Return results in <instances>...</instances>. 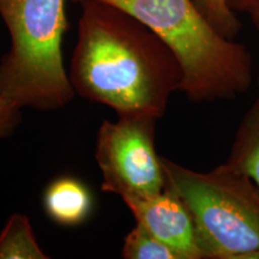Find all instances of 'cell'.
<instances>
[{"instance_id": "6da1fadb", "label": "cell", "mask_w": 259, "mask_h": 259, "mask_svg": "<svg viewBox=\"0 0 259 259\" xmlns=\"http://www.w3.org/2000/svg\"><path fill=\"white\" fill-rule=\"evenodd\" d=\"M78 40L69 78L74 93L106 105L118 116L160 119L169 97L180 92L183 72L167 45L124 10L79 0Z\"/></svg>"}, {"instance_id": "7a4b0ae2", "label": "cell", "mask_w": 259, "mask_h": 259, "mask_svg": "<svg viewBox=\"0 0 259 259\" xmlns=\"http://www.w3.org/2000/svg\"><path fill=\"white\" fill-rule=\"evenodd\" d=\"M101 2L134 16L167 45L183 72L180 92L190 101L232 100L250 89L251 53L244 45L220 34L193 0Z\"/></svg>"}, {"instance_id": "3957f363", "label": "cell", "mask_w": 259, "mask_h": 259, "mask_svg": "<svg viewBox=\"0 0 259 259\" xmlns=\"http://www.w3.org/2000/svg\"><path fill=\"white\" fill-rule=\"evenodd\" d=\"M11 47L0 60V97L21 108L57 111L74 96L61 42L65 0H0Z\"/></svg>"}, {"instance_id": "277c9868", "label": "cell", "mask_w": 259, "mask_h": 259, "mask_svg": "<svg viewBox=\"0 0 259 259\" xmlns=\"http://www.w3.org/2000/svg\"><path fill=\"white\" fill-rule=\"evenodd\" d=\"M166 187L192 216L204 258L259 259V186L227 162L197 171L161 157Z\"/></svg>"}, {"instance_id": "5b68a950", "label": "cell", "mask_w": 259, "mask_h": 259, "mask_svg": "<svg viewBox=\"0 0 259 259\" xmlns=\"http://www.w3.org/2000/svg\"><path fill=\"white\" fill-rule=\"evenodd\" d=\"M156 120L147 115H122L114 122H102L95 151L102 191L125 200L166 189L161 157L155 150Z\"/></svg>"}, {"instance_id": "8992f818", "label": "cell", "mask_w": 259, "mask_h": 259, "mask_svg": "<svg viewBox=\"0 0 259 259\" xmlns=\"http://www.w3.org/2000/svg\"><path fill=\"white\" fill-rule=\"evenodd\" d=\"M124 202L137 223L170 247L178 258H204L192 216L183 200L169 189Z\"/></svg>"}, {"instance_id": "52a82bcc", "label": "cell", "mask_w": 259, "mask_h": 259, "mask_svg": "<svg viewBox=\"0 0 259 259\" xmlns=\"http://www.w3.org/2000/svg\"><path fill=\"white\" fill-rule=\"evenodd\" d=\"M44 205L54 222L61 226H77L88 219L93 202L84 184L74 178L61 177L47 187Z\"/></svg>"}, {"instance_id": "ba28073f", "label": "cell", "mask_w": 259, "mask_h": 259, "mask_svg": "<svg viewBox=\"0 0 259 259\" xmlns=\"http://www.w3.org/2000/svg\"><path fill=\"white\" fill-rule=\"evenodd\" d=\"M226 162L259 186V94L241 119Z\"/></svg>"}, {"instance_id": "9c48e42d", "label": "cell", "mask_w": 259, "mask_h": 259, "mask_svg": "<svg viewBox=\"0 0 259 259\" xmlns=\"http://www.w3.org/2000/svg\"><path fill=\"white\" fill-rule=\"evenodd\" d=\"M25 215L14 213L0 232V259H46Z\"/></svg>"}, {"instance_id": "30bf717a", "label": "cell", "mask_w": 259, "mask_h": 259, "mask_svg": "<svg viewBox=\"0 0 259 259\" xmlns=\"http://www.w3.org/2000/svg\"><path fill=\"white\" fill-rule=\"evenodd\" d=\"M121 254L126 259H179L170 247L139 223L126 235Z\"/></svg>"}, {"instance_id": "8fae6325", "label": "cell", "mask_w": 259, "mask_h": 259, "mask_svg": "<svg viewBox=\"0 0 259 259\" xmlns=\"http://www.w3.org/2000/svg\"><path fill=\"white\" fill-rule=\"evenodd\" d=\"M209 23L227 38L233 40L240 30V22L227 0H193Z\"/></svg>"}, {"instance_id": "7c38bea8", "label": "cell", "mask_w": 259, "mask_h": 259, "mask_svg": "<svg viewBox=\"0 0 259 259\" xmlns=\"http://www.w3.org/2000/svg\"><path fill=\"white\" fill-rule=\"evenodd\" d=\"M22 108L16 103L0 97V139L14 134L21 121Z\"/></svg>"}, {"instance_id": "4fadbf2b", "label": "cell", "mask_w": 259, "mask_h": 259, "mask_svg": "<svg viewBox=\"0 0 259 259\" xmlns=\"http://www.w3.org/2000/svg\"><path fill=\"white\" fill-rule=\"evenodd\" d=\"M245 12L250 15L252 23L259 30V0H252L251 4L247 6Z\"/></svg>"}, {"instance_id": "5bb4252c", "label": "cell", "mask_w": 259, "mask_h": 259, "mask_svg": "<svg viewBox=\"0 0 259 259\" xmlns=\"http://www.w3.org/2000/svg\"><path fill=\"white\" fill-rule=\"evenodd\" d=\"M252 0H227V4L234 12H245Z\"/></svg>"}, {"instance_id": "9a60e30c", "label": "cell", "mask_w": 259, "mask_h": 259, "mask_svg": "<svg viewBox=\"0 0 259 259\" xmlns=\"http://www.w3.org/2000/svg\"><path fill=\"white\" fill-rule=\"evenodd\" d=\"M258 89H259V78H258Z\"/></svg>"}]
</instances>
